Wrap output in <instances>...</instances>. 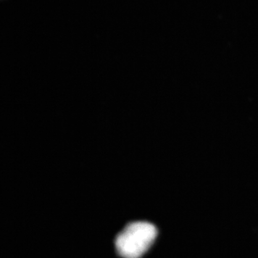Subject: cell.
Masks as SVG:
<instances>
[{
	"mask_svg": "<svg viewBox=\"0 0 258 258\" xmlns=\"http://www.w3.org/2000/svg\"><path fill=\"white\" fill-rule=\"evenodd\" d=\"M157 234V228L149 222H132L116 237V250L123 258H140L152 245Z\"/></svg>",
	"mask_w": 258,
	"mask_h": 258,
	"instance_id": "1",
	"label": "cell"
}]
</instances>
